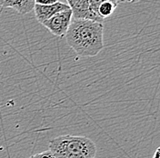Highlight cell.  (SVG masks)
Masks as SVG:
<instances>
[{
  "mask_svg": "<svg viewBox=\"0 0 160 158\" xmlns=\"http://www.w3.org/2000/svg\"><path fill=\"white\" fill-rule=\"evenodd\" d=\"M68 45L79 57H96L104 47V26L86 19H73L66 34Z\"/></svg>",
  "mask_w": 160,
  "mask_h": 158,
  "instance_id": "1",
  "label": "cell"
},
{
  "mask_svg": "<svg viewBox=\"0 0 160 158\" xmlns=\"http://www.w3.org/2000/svg\"><path fill=\"white\" fill-rule=\"evenodd\" d=\"M48 150L56 158H95L97 146L82 136H60L50 140Z\"/></svg>",
  "mask_w": 160,
  "mask_h": 158,
  "instance_id": "2",
  "label": "cell"
},
{
  "mask_svg": "<svg viewBox=\"0 0 160 158\" xmlns=\"http://www.w3.org/2000/svg\"><path fill=\"white\" fill-rule=\"evenodd\" d=\"M72 19V11L69 8L56 14L49 19L42 23V25L53 35L58 37H63L66 36L69 28Z\"/></svg>",
  "mask_w": 160,
  "mask_h": 158,
  "instance_id": "3",
  "label": "cell"
},
{
  "mask_svg": "<svg viewBox=\"0 0 160 158\" xmlns=\"http://www.w3.org/2000/svg\"><path fill=\"white\" fill-rule=\"evenodd\" d=\"M67 4L72 11L73 19H86L102 23L104 19L92 14L88 8V0H67Z\"/></svg>",
  "mask_w": 160,
  "mask_h": 158,
  "instance_id": "4",
  "label": "cell"
},
{
  "mask_svg": "<svg viewBox=\"0 0 160 158\" xmlns=\"http://www.w3.org/2000/svg\"><path fill=\"white\" fill-rule=\"evenodd\" d=\"M69 9V7L67 3H62L58 1L57 3L51 4V5H37L34 6V12L37 20L40 24L44 23L45 21L49 19L56 14L59 13L61 11Z\"/></svg>",
  "mask_w": 160,
  "mask_h": 158,
  "instance_id": "5",
  "label": "cell"
},
{
  "mask_svg": "<svg viewBox=\"0 0 160 158\" xmlns=\"http://www.w3.org/2000/svg\"><path fill=\"white\" fill-rule=\"evenodd\" d=\"M0 6L4 8H12L25 15L33 11L35 0H0Z\"/></svg>",
  "mask_w": 160,
  "mask_h": 158,
  "instance_id": "6",
  "label": "cell"
},
{
  "mask_svg": "<svg viewBox=\"0 0 160 158\" xmlns=\"http://www.w3.org/2000/svg\"><path fill=\"white\" fill-rule=\"evenodd\" d=\"M118 3L117 1H105L103 2L98 7V14L101 18L105 19L109 17L110 16L115 12Z\"/></svg>",
  "mask_w": 160,
  "mask_h": 158,
  "instance_id": "7",
  "label": "cell"
},
{
  "mask_svg": "<svg viewBox=\"0 0 160 158\" xmlns=\"http://www.w3.org/2000/svg\"><path fill=\"white\" fill-rule=\"evenodd\" d=\"M105 1H117V0H88V8H89L90 12L96 16H98V7H99L100 5Z\"/></svg>",
  "mask_w": 160,
  "mask_h": 158,
  "instance_id": "8",
  "label": "cell"
},
{
  "mask_svg": "<svg viewBox=\"0 0 160 158\" xmlns=\"http://www.w3.org/2000/svg\"><path fill=\"white\" fill-rule=\"evenodd\" d=\"M29 158H56L54 156V155L50 152L49 150L48 151H44L42 153L39 154H36V155H33L32 156H30Z\"/></svg>",
  "mask_w": 160,
  "mask_h": 158,
  "instance_id": "9",
  "label": "cell"
},
{
  "mask_svg": "<svg viewBox=\"0 0 160 158\" xmlns=\"http://www.w3.org/2000/svg\"><path fill=\"white\" fill-rule=\"evenodd\" d=\"M58 0H35V4L37 5H51L57 3Z\"/></svg>",
  "mask_w": 160,
  "mask_h": 158,
  "instance_id": "10",
  "label": "cell"
},
{
  "mask_svg": "<svg viewBox=\"0 0 160 158\" xmlns=\"http://www.w3.org/2000/svg\"><path fill=\"white\" fill-rule=\"evenodd\" d=\"M160 148H157L156 150V152H155V154H154V156H153V157L152 158H160Z\"/></svg>",
  "mask_w": 160,
  "mask_h": 158,
  "instance_id": "11",
  "label": "cell"
},
{
  "mask_svg": "<svg viewBox=\"0 0 160 158\" xmlns=\"http://www.w3.org/2000/svg\"><path fill=\"white\" fill-rule=\"evenodd\" d=\"M140 0H130L129 3H133V4H135V3H138Z\"/></svg>",
  "mask_w": 160,
  "mask_h": 158,
  "instance_id": "12",
  "label": "cell"
},
{
  "mask_svg": "<svg viewBox=\"0 0 160 158\" xmlns=\"http://www.w3.org/2000/svg\"><path fill=\"white\" fill-rule=\"evenodd\" d=\"M118 3L119 2H123V3H125V2H130V0H117Z\"/></svg>",
  "mask_w": 160,
  "mask_h": 158,
  "instance_id": "13",
  "label": "cell"
}]
</instances>
